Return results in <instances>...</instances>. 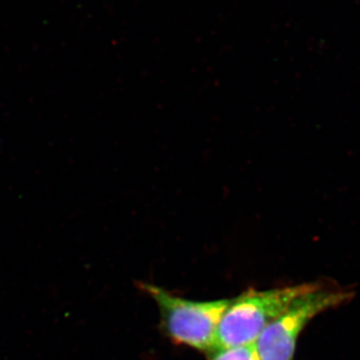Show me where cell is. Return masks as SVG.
<instances>
[{
    "label": "cell",
    "mask_w": 360,
    "mask_h": 360,
    "mask_svg": "<svg viewBox=\"0 0 360 360\" xmlns=\"http://www.w3.org/2000/svg\"><path fill=\"white\" fill-rule=\"evenodd\" d=\"M210 360H262L255 345L215 349L208 354Z\"/></svg>",
    "instance_id": "cell-4"
},
{
    "label": "cell",
    "mask_w": 360,
    "mask_h": 360,
    "mask_svg": "<svg viewBox=\"0 0 360 360\" xmlns=\"http://www.w3.org/2000/svg\"><path fill=\"white\" fill-rule=\"evenodd\" d=\"M352 292L326 290L319 284L298 296L264 329L255 347L262 360H293L296 343L310 321L352 300Z\"/></svg>",
    "instance_id": "cell-3"
},
{
    "label": "cell",
    "mask_w": 360,
    "mask_h": 360,
    "mask_svg": "<svg viewBox=\"0 0 360 360\" xmlns=\"http://www.w3.org/2000/svg\"><path fill=\"white\" fill-rule=\"evenodd\" d=\"M319 285L300 283L266 290H248L231 298L217 329L215 349L255 345L295 298Z\"/></svg>",
    "instance_id": "cell-2"
},
{
    "label": "cell",
    "mask_w": 360,
    "mask_h": 360,
    "mask_svg": "<svg viewBox=\"0 0 360 360\" xmlns=\"http://www.w3.org/2000/svg\"><path fill=\"white\" fill-rule=\"evenodd\" d=\"M137 286L155 300L161 329L172 342L207 355L214 352L217 329L231 298L196 302L175 295L155 284L137 283Z\"/></svg>",
    "instance_id": "cell-1"
}]
</instances>
